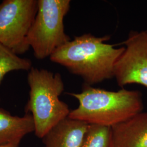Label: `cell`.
I'll return each mask as SVG.
<instances>
[{
	"label": "cell",
	"instance_id": "obj_8",
	"mask_svg": "<svg viewBox=\"0 0 147 147\" xmlns=\"http://www.w3.org/2000/svg\"><path fill=\"white\" fill-rule=\"evenodd\" d=\"M88 126L68 117L42 137V147H81Z\"/></svg>",
	"mask_w": 147,
	"mask_h": 147
},
{
	"label": "cell",
	"instance_id": "obj_7",
	"mask_svg": "<svg viewBox=\"0 0 147 147\" xmlns=\"http://www.w3.org/2000/svg\"><path fill=\"white\" fill-rule=\"evenodd\" d=\"M111 128V147H147V112Z\"/></svg>",
	"mask_w": 147,
	"mask_h": 147
},
{
	"label": "cell",
	"instance_id": "obj_3",
	"mask_svg": "<svg viewBox=\"0 0 147 147\" xmlns=\"http://www.w3.org/2000/svg\"><path fill=\"white\" fill-rule=\"evenodd\" d=\"M28 71L30 93L25 110L33 118L36 136L42 139L67 118L70 110L68 105L59 98L64 89L60 74L33 67Z\"/></svg>",
	"mask_w": 147,
	"mask_h": 147
},
{
	"label": "cell",
	"instance_id": "obj_11",
	"mask_svg": "<svg viewBox=\"0 0 147 147\" xmlns=\"http://www.w3.org/2000/svg\"><path fill=\"white\" fill-rule=\"evenodd\" d=\"M81 147H111V128L89 125Z\"/></svg>",
	"mask_w": 147,
	"mask_h": 147
},
{
	"label": "cell",
	"instance_id": "obj_5",
	"mask_svg": "<svg viewBox=\"0 0 147 147\" xmlns=\"http://www.w3.org/2000/svg\"><path fill=\"white\" fill-rule=\"evenodd\" d=\"M38 8L37 0H5L0 3V42L18 55L30 48L26 38Z\"/></svg>",
	"mask_w": 147,
	"mask_h": 147
},
{
	"label": "cell",
	"instance_id": "obj_6",
	"mask_svg": "<svg viewBox=\"0 0 147 147\" xmlns=\"http://www.w3.org/2000/svg\"><path fill=\"white\" fill-rule=\"evenodd\" d=\"M122 44L125 49L115 67L117 84L122 88L133 84L147 88V30L131 32Z\"/></svg>",
	"mask_w": 147,
	"mask_h": 147
},
{
	"label": "cell",
	"instance_id": "obj_1",
	"mask_svg": "<svg viewBox=\"0 0 147 147\" xmlns=\"http://www.w3.org/2000/svg\"><path fill=\"white\" fill-rule=\"evenodd\" d=\"M110 39L90 33L75 37L56 49L50 59L82 78L86 84H99L114 77L116 62L125 49L105 42Z\"/></svg>",
	"mask_w": 147,
	"mask_h": 147
},
{
	"label": "cell",
	"instance_id": "obj_2",
	"mask_svg": "<svg viewBox=\"0 0 147 147\" xmlns=\"http://www.w3.org/2000/svg\"><path fill=\"white\" fill-rule=\"evenodd\" d=\"M68 94L79 101L68 117L86 123L111 127L143 112L141 93L123 88L109 91L85 84L81 92Z\"/></svg>",
	"mask_w": 147,
	"mask_h": 147
},
{
	"label": "cell",
	"instance_id": "obj_12",
	"mask_svg": "<svg viewBox=\"0 0 147 147\" xmlns=\"http://www.w3.org/2000/svg\"><path fill=\"white\" fill-rule=\"evenodd\" d=\"M19 142H14L0 145V147H19Z\"/></svg>",
	"mask_w": 147,
	"mask_h": 147
},
{
	"label": "cell",
	"instance_id": "obj_4",
	"mask_svg": "<svg viewBox=\"0 0 147 147\" xmlns=\"http://www.w3.org/2000/svg\"><path fill=\"white\" fill-rule=\"evenodd\" d=\"M37 15L26 38L37 59H44L71 40L64 30V18L70 8V0H38Z\"/></svg>",
	"mask_w": 147,
	"mask_h": 147
},
{
	"label": "cell",
	"instance_id": "obj_10",
	"mask_svg": "<svg viewBox=\"0 0 147 147\" xmlns=\"http://www.w3.org/2000/svg\"><path fill=\"white\" fill-rule=\"evenodd\" d=\"M32 64L30 59L20 57L0 42V84L7 74L14 70L29 71Z\"/></svg>",
	"mask_w": 147,
	"mask_h": 147
},
{
	"label": "cell",
	"instance_id": "obj_9",
	"mask_svg": "<svg viewBox=\"0 0 147 147\" xmlns=\"http://www.w3.org/2000/svg\"><path fill=\"white\" fill-rule=\"evenodd\" d=\"M34 130V122L30 113H26L22 117L12 116L0 108V145L20 143L24 137Z\"/></svg>",
	"mask_w": 147,
	"mask_h": 147
}]
</instances>
